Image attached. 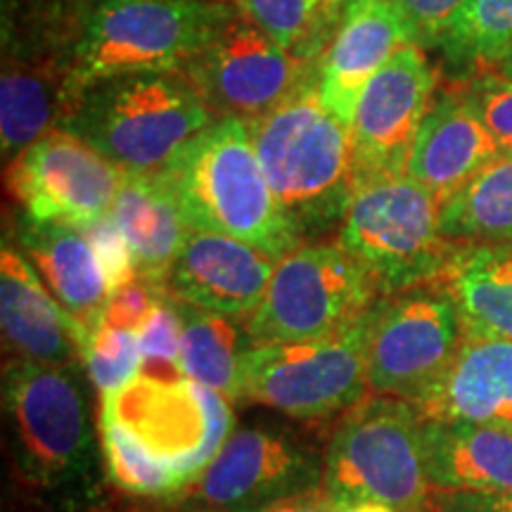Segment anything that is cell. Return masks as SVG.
<instances>
[{
    "label": "cell",
    "instance_id": "1",
    "mask_svg": "<svg viewBox=\"0 0 512 512\" xmlns=\"http://www.w3.org/2000/svg\"><path fill=\"white\" fill-rule=\"evenodd\" d=\"M159 174L192 230L242 240L273 261L304 245L268 185L247 121L214 119Z\"/></svg>",
    "mask_w": 512,
    "mask_h": 512
},
{
    "label": "cell",
    "instance_id": "2",
    "mask_svg": "<svg viewBox=\"0 0 512 512\" xmlns=\"http://www.w3.org/2000/svg\"><path fill=\"white\" fill-rule=\"evenodd\" d=\"M91 387L83 363H5L3 411L12 467L31 491L64 494L93 486L102 444Z\"/></svg>",
    "mask_w": 512,
    "mask_h": 512
},
{
    "label": "cell",
    "instance_id": "3",
    "mask_svg": "<svg viewBox=\"0 0 512 512\" xmlns=\"http://www.w3.org/2000/svg\"><path fill=\"white\" fill-rule=\"evenodd\" d=\"M275 200L302 242L339 230L356 192L351 131L320 102L318 86L247 121Z\"/></svg>",
    "mask_w": 512,
    "mask_h": 512
},
{
    "label": "cell",
    "instance_id": "4",
    "mask_svg": "<svg viewBox=\"0 0 512 512\" xmlns=\"http://www.w3.org/2000/svg\"><path fill=\"white\" fill-rule=\"evenodd\" d=\"M214 119L181 72H145L93 83L57 128L91 143L124 174H157Z\"/></svg>",
    "mask_w": 512,
    "mask_h": 512
},
{
    "label": "cell",
    "instance_id": "5",
    "mask_svg": "<svg viewBox=\"0 0 512 512\" xmlns=\"http://www.w3.org/2000/svg\"><path fill=\"white\" fill-rule=\"evenodd\" d=\"M320 491L349 510L382 503L425 512L432 484L425 458V420L411 401L368 394L337 418L325 444Z\"/></svg>",
    "mask_w": 512,
    "mask_h": 512
},
{
    "label": "cell",
    "instance_id": "6",
    "mask_svg": "<svg viewBox=\"0 0 512 512\" xmlns=\"http://www.w3.org/2000/svg\"><path fill=\"white\" fill-rule=\"evenodd\" d=\"M233 10L219 0H98L72 55L67 110L86 88L112 76L183 72Z\"/></svg>",
    "mask_w": 512,
    "mask_h": 512
},
{
    "label": "cell",
    "instance_id": "7",
    "mask_svg": "<svg viewBox=\"0 0 512 512\" xmlns=\"http://www.w3.org/2000/svg\"><path fill=\"white\" fill-rule=\"evenodd\" d=\"M335 242L380 297L441 280L460 247L441 235V202L406 174L358 183Z\"/></svg>",
    "mask_w": 512,
    "mask_h": 512
},
{
    "label": "cell",
    "instance_id": "8",
    "mask_svg": "<svg viewBox=\"0 0 512 512\" xmlns=\"http://www.w3.org/2000/svg\"><path fill=\"white\" fill-rule=\"evenodd\" d=\"M366 328L368 313L325 337L256 344L245 363L240 401L311 425L342 418L370 394Z\"/></svg>",
    "mask_w": 512,
    "mask_h": 512
},
{
    "label": "cell",
    "instance_id": "9",
    "mask_svg": "<svg viewBox=\"0 0 512 512\" xmlns=\"http://www.w3.org/2000/svg\"><path fill=\"white\" fill-rule=\"evenodd\" d=\"M377 299L368 275L337 242H306L275 264L245 328L254 344L304 342L358 323Z\"/></svg>",
    "mask_w": 512,
    "mask_h": 512
},
{
    "label": "cell",
    "instance_id": "10",
    "mask_svg": "<svg viewBox=\"0 0 512 512\" xmlns=\"http://www.w3.org/2000/svg\"><path fill=\"white\" fill-rule=\"evenodd\" d=\"M463 337V318L444 280L380 297L366 328L370 394L413 403L439 380Z\"/></svg>",
    "mask_w": 512,
    "mask_h": 512
},
{
    "label": "cell",
    "instance_id": "11",
    "mask_svg": "<svg viewBox=\"0 0 512 512\" xmlns=\"http://www.w3.org/2000/svg\"><path fill=\"white\" fill-rule=\"evenodd\" d=\"M216 119L254 121L318 86L320 64L299 60L233 10L181 72Z\"/></svg>",
    "mask_w": 512,
    "mask_h": 512
},
{
    "label": "cell",
    "instance_id": "12",
    "mask_svg": "<svg viewBox=\"0 0 512 512\" xmlns=\"http://www.w3.org/2000/svg\"><path fill=\"white\" fill-rule=\"evenodd\" d=\"M230 403L228 396L188 377L162 380L140 373L119 394L102 399L100 408H107L155 456L176 465L185 494L235 430Z\"/></svg>",
    "mask_w": 512,
    "mask_h": 512
},
{
    "label": "cell",
    "instance_id": "13",
    "mask_svg": "<svg viewBox=\"0 0 512 512\" xmlns=\"http://www.w3.org/2000/svg\"><path fill=\"white\" fill-rule=\"evenodd\" d=\"M325 446L299 430L271 422L235 427L202 477L178 498L219 512H259L285 498L318 491Z\"/></svg>",
    "mask_w": 512,
    "mask_h": 512
},
{
    "label": "cell",
    "instance_id": "14",
    "mask_svg": "<svg viewBox=\"0 0 512 512\" xmlns=\"http://www.w3.org/2000/svg\"><path fill=\"white\" fill-rule=\"evenodd\" d=\"M124 171L86 140L53 128L8 164V190L34 221L83 228L112 211Z\"/></svg>",
    "mask_w": 512,
    "mask_h": 512
},
{
    "label": "cell",
    "instance_id": "15",
    "mask_svg": "<svg viewBox=\"0 0 512 512\" xmlns=\"http://www.w3.org/2000/svg\"><path fill=\"white\" fill-rule=\"evenodd\" d=\"M437 93L425 50L415 43L396 50L358 98L351 124L356 185L406 174L408 157Z\"/></svg>",
    "mask_w": 512,
    "mask_h": 512
},
{
    "label": "cell",
    "instance_id": "16",
    "mask_svg": "<svg viewBox=\"0 0 512 512\" xmlns=\"http://www.w3.org/2000/svg\"><path fill=\"white\" fill-rule=\"evenodd\" d=\"M275 264L247 242L190 230L166 273L164 290L183 304L245 320L264 299Z\"/></svg>",
    "mask_w": 512,
    "mask_h": 512
},
{
    "label": "cell",
    "instance_id": "17",
    "mask_svg": "<svg viewBox=\"0 0 512 512\" xmlns=\"http://www.w3.org/2000/svg\"><path fill=\"white\" fill-rule=\"evenodd\" d=\"M0 328L12 358L55 366L83 363L88 332L62 309L15 245L0 249Z\"/></svg>",
    "mask_w": 512,
    "mask_h": 512
},
{
    "label": "cell",
    "instance_id": "18",
    "mask_svg": "<svg viewBox=\"0 0 512 512\" xmlns=\"http://www.w3.org/2000/svg\"><path fill=\"white\" fill-rule=\"evenodd\" d=\"M408 36L394 0H349L328 53L320 62L318 95L332 117L351 131L358 98Z\"/></svg>",
    "mask_w": 512,
    "mask_h": 512
},
{
    "label": "cell",
    "instance_id": "19",
    "mask_svg": "<svg viewBox=\"0 0 512 512\" xmlns=\"http://www.w3.org/2000/svg\"><path fill=\"white\" fill-rule=\"evenodd\" d=\"M422 420L512 427V342L465 332L439 380L413 401Z\"/></svg>",
    "mask_w": 512,
    "mask_h": 512
},
{
    "label": "cell",
    "instance_id": "20",
    "mask_svg": "<svg viewBox=\"0 0 512 512\" xmlns=\"http://www.w3.org/2000/svg\"><path fill=\"white\" fill-rule=\"evenodd\" d=\"M501 155L496 140L467 105L460 83L441 88L422 121L406 176L444 204Z\"/></svg>",
    "mask_w": 512,
    "mask_h": 512
},
{
    "label": "cell",
    "instance_id": "21",
    "mask_svg": "<svg viewBox=\"0 0 512 512\" xmlns=\"http://www.w3.org/2000/svg\"><path fill=\"white\" fill-rule=\"evenodd\" d=\"M12 235V245L27 256L62 309L91 335L105 316L110 287L86 235L67 223L34 221L24 214Z\"/></svg>",
    "mask_w": 512,
    "mask_h": 512
},
{
    "label": "cell",
    "instance_id": "22",
    "mask_svg": "<svg viewBox=\"0 0 512 512\" xmlns=\"http://www.w3.org/2000/svg\"><path fill=\"white\" fill-rule=\"evenodd\" d=\"M112 219L131 247L138 278L164 287L190 226L162 174H124L112 204Z\"/></svg>",
    "mask_w": 512,
    "mask_h": 512
},
{
    "label": "cell",
    "instance_id": "23",
    "mask_svg": "<svg viewBox=\"0 0 512 512\" xmlns=\"http://www.w3.org/2000/svg\"><path fill=\"white\" fill-rule=\"evenodd\" d=\"M432 489L512 494V427L425 420Z\"/></svg>",
    "mask_w": 512,
    "mask_h": 512
},
{
    "label": "cell",
    "instance_id": "24",
    "mask_svg": "<svg viewBox=\"0 0 512 512\" xmlns=\"http://www.w3.org/2000/svg\"><path fill=\"white\" fill-rule=\"evenodd\" d=\"M465 332L512 342V240L460 245L441 275Z\"/></svg>",
    "mask_w": 512,
    "mask_h": 512
},
{
    "label": "cell",
    "instance_id": "25",
    "mask_svg": "<svg viewBox=\"0 0 512 512\" xmlns=\"http://www.w3.org/2000/svg\"><path fill=\"white\" fill-rule=\"evenodd\" d=\"M69 64L50 60H3L0 76V143L15 159L53 131L67 110Z\"/></svg>",
    "mask_w": 512,
    "mask_h": 512
},
{
    "label": "cell",
    "instance_id": "26",
    "mask_svg": "<svg viewBox=\"0 0 512 512\" xmlns=\"http://www.w3.org/2000/svg\"><path fill=\"white\" fill-rule=\"evenodd\" d=\"M171 297V294H169ZM183 318V373L188 380L240 401L242 375L256 344L245 320L221 316L174 299Z\"/></svg>",
    "mask_w": 512,
    "mask_h": 512
},
{
    "label": "cell",
    "instance_id": "27",
    "mask_svg": "<svg viewBox=\"0 0 512 512\" xmlns=\"http://www.w3.org/2000/svg\"><path fill=\"white\" fill-rule=\"evenodd\" d=\"M3 57L72 64L98 0H0Z\"/></svg>",
    "mask_w": 512,
    "mask_h": 512
},
{
    "label": "cell",
    "instance_id": "28",
    "mask_svg": "<svg viewBox=\"0 0 512 512\" xmlns=\"http://www.w3.org/2000/svg\"><path fill=\"white\" fill-rule=\"evenodd\" d=\"M430 50L441 55L456 83L494 72L512 50V0H463Z\"/></svg>",
    "mask_w": 512,
    "mask_h": 512
},
{
    "label": "cell",
    "instance_id": "29",
    "mask_svg": "<svg viewBox=\"0 0 512 512\" xmlns=\"http://www.w3.org/2000/svg\"><path fill=\"white\" fill-rule=\"evenodd\" d=\"M441 235L453 245L512 240V152H503L441 204Z\"/></svg>",
    "mask_w": 512,
    "mask_h": 512
},
{
    "label": "cell",
    "instance_id": "30",
    "mask_svg": "<svg viewBox=\"0 0 512 512\" xmlns=\"http://www.w3.org/2000/svg\"><path fill=\"white\" fill-rule=\"evenodd\" d=\"M306 62H323L349 0H219Z\"/></svg>",
    "mask_w": 512,
    "mask_h": 512
},
{
    "label": "cell",
    "instance_id": "31",
    "mask_svg": "<svg viewBox=\"0 0 512 512\" xmlns=\"http://www.w3.org/2000/svg\"><path fill=\"white\" fill-rule=\"evenodd\" d=\"M100 444L107 479L119 491L143 498H178L181 479L171 460L155 456L107 408H100Z\"/></svg>",
    "mask_w": 512,
    "mask_h": 512
},
{
    "label": "cell",
    "instance_id": "32",
    "mask_svg": "<svg viewBox=\"0 0 512 512\" xmlns=\"http://www.w3.org/2000/svg\"><path fill=\"white\" fill-rule=\"evenodd\" d=\"M83 366H86V373L91 377L100 401L119 394L121 389L136 380L140 368H143L138 332L100 323L88 335Z\"/></svg>",
    "mask_w": 512,
    "mask_h": 512
},
{
    "label": "cell",
    "instance_id": "33",
    "mask_svg": "<svg viewBox=\"0 0 512 512\" xmlns=\"http://www.w3.org/2000/svg\"><path fill=\"white\" fill-rule=\"evenodd\" d=\"M140 358L143 368L140 373L162 380H178L183 373V318L178 313L174 297H169L162 287L155 309L145 318L138 330Z\"/></svg>",
    "mask_w": 512,
    "mask_h": 512
},
{
    "label": "cell",
    "instance_id": "34",
    "mask_svg": "<svg viewBox=\"0 0 512 512\" xmlns=\"http://www.w3.org/2000/svg\"><path fill=\"white\" fill-rule=\"evenodd\" d=\"M460 88L501 155L512 152V79L498 72H482L460 83Z\"/></svg>",
    "mask_w": 512,
    "mask_h": 512
},
{
    "label": "cell",
    "instance_id": "35",
    "mask_svg": "<svg viewBox=\"0 0 512 512\" xmlns=\"http://www.w3.org/2000/svg\"><path fill=\"white\" fill-rule=\"evenodd\" d=\"M79 230L86 235L95 256H98L107 287H110V294L138 278L131 247H128L124 233H121L117 221L112 219V214L102 216V219L88 223V226H83Z\"/></svg>",
    "mask_w": 512,
    "mask_h": 512
},
{
    "label": "cell",
    "instance_id": "36",
    "mask_svg": "<svg viewBox=\"0 0 512 512\" xmlns=\"http://www.w3.org/2000/svg\"><path fill=\"white\" fill-rule=\"evenodd\" d=\"M159 294H162V287L147 283L143 278H136L133 283L119 287L117 292L110 294L102 323L138 332L145 318L150 316V311L155 309Z\"/></svg>",
    "mask_w": 512,
    "mask_h": 512
},
{
    "label": "cell",
    "instance_id": "37",
    "mask_svg": "<svg viewBox=\"0 0 512 512\" xmlns=\"http://www.w3.org/2000/svg\"><path fill=\"white\" fill-rule=\"evenodd\" d=\"M463 0H394L408 41L430 50L439 29Z\"/></svg>",
    "mask_w": 512,
    "mask_h": 512
},
{
    "label": "cell",
    "instance_id": "38",
    "mask_svg": "<svg viewBox=\"0 0 512 512\" xmlns=\"http://www.w3.org/2000/svg\"><path fill=\"white\" fill-rule=\"evenodd\" d=\"M425 512H512V494L432 489Z\"/></svg>",
    "mask_w": 512,
    "mask_h": 512
},
{
    "label": "cell",
    "instance_id": "39",
    "mask_svg": "<svg viewBox=\"0 0 512 512\" xmlns=\"http://www.w3.org/2000/svg\"><path fill=\"white\" fill-rule=\"evenodd\" d=\"M259 512H342L335 501H330L323 491H309V494H299L285 501H278Z\"/></svg>",
    "mask_w": 512,
    "mask_h": 512
},
{
    "label": "cell",
    "instance_id": "40",
    "mask_svg": "<svg viewBox=\"0 0 512 512\" xmlns=\"http://www.w3.org/2000/svg\"><path fill=\"white\" fill-rule=\"evenodd\" d=\"M152 512H219V510H211L207 505L190 501V498H169V505H164V508H157Z\"/></svg>",
    "mask_w": 512,
    "mask_h": 512
},
{
    "label": "cell",
    "instance_id": "41",
    "mask_svg": "<svg viewBox=\"0 0 512 512\" xmlns=\"http://www.w3.org/2000/svg\"><path fill=\"white\" fill-rule=\"evenodd\" d=\"M344 512H396V510L389 508V505H382V503H358V505H354V508H349Z\"/></svg>",
    "mask_w": 512,
    "mask_h": 512
},
{
    "label": "cell",
    "instance_id": "42",
    "mask_svg": "<svg viewBox=\"0 0 512 512\" xmlns=\"http://www.w3.org/2000/svg\"><path fill=\"white\" fill-rule=\"evenodd\" d=\"M494 72H498V74H503V76H508V79H512V50H510L508 55H505V60H503L501 64H498Z\"/></svg>",
    "mask_w": 512,
    "mask_h": 512
},
{
    "label": "cell",
    "instance_id": "43",
    "mask_svg": "<svg viewBox=\"0 0 512 512\" xmlns=\"http://www.w3.org/2000/svg\"><path fill=\"white\" fill-rule=\"evenodd\" d=\"M86 512H112V510L107 508V505H105V508H102V505H98V508H88Z\"/></svg>",
    "mask_w": 512,
    "mask_h": 512
}]
</instances>
